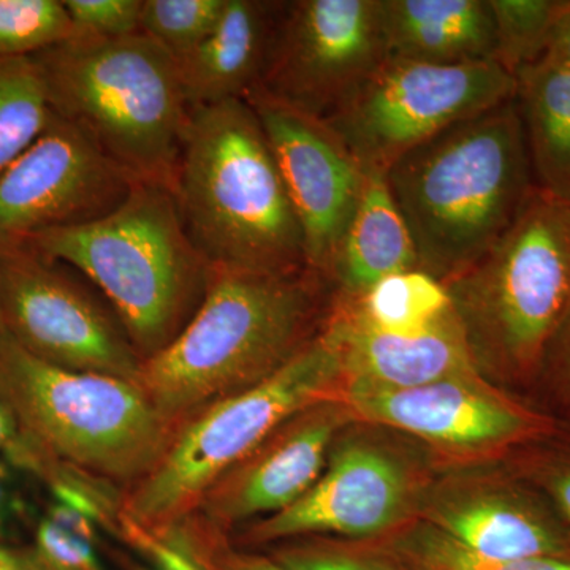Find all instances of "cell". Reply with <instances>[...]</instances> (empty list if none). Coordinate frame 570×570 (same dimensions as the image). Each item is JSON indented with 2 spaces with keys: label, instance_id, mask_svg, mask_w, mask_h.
Returning <instances> with one entry per match:
<instances>
[{
  "label": "cell",
  "instance_id": "35",
  "mask_svg": "<svg viewBox=\"0 0 570 570\" xmlns=\"http://www.w3.org/2000/svg\"><path fill=\"white\" fill-rule=\"evenodd\" d=\"M549 489L558 509L570 527V468L551 475Z\"/></svg>",
  "mask_w": 570,
  "mask_h": 570
},
{
  "label": "cell",
  "instance_id": "33",
  "mask_svg": "<svg viewBox=\"0 0 570 570\" xmlns=\"http://www.w3.org/2000/svg\"><path fill=\"white\" fill-rule=\"evenodd\" d=\"M543 58L561 63L570 69V0L562 10L560 20L554 26L549 43V50Z\"/></svg>",
  "mask_w": 570,
  "mask_h": 570
},
{
  "label": "cell",
  "instance_id": "26",
  "mask_svg": "<svg viewBox=\"0 0 570 570\" xmlns=\"http://www.w3.org/2000/svg\"><path fill=\"white\" fill-rule=\"evenodd\" d=\"M71 37L62 0H0V59L32 58Z\"/></svg>",
  "mask_w": 570,
  "mask_h": 570
},
{
  "label": "cell",
  "instance_id": "29",
  "mask_svg": "<svg viewBox=\"0 0 570 570\" xmlns=\"http://www.w3.org/2000/svg\"><path fill=\"white\" fill-rule=\"evenodd\" d=\"M73 37L121 39L140 32L142 0H62Z\"/></svg>",
  "mask_w": 570,
  "mask_h": 570
},
{
  "label": "cell",
  "instance_id": "32",
  "mask_svg": "<svg viewBox=\"0 0 570 570\" xmlns=\"http://www.w3.org/2000/svg\"><path fill=\"white\" fill-rule=\"evenodd\" d=\"M546 363L550 365L554 377L561 382L562 387L568 389L570 393V309L551 341L542 365Z\"/></svg>",
  "mask_w": 570,
  "mask_h": 570
},
{
  "label": "cell",
  "instance_id": "2",
  "mask_svg": "<svg viewBox=\"0 0 570 570\" xmlns=\"http://www.w3.org/2000/svg\"><path fill=\"white\" fill-rule=\"evenodd\" d=\"M385 181L420 272L449 283L508 234L538 189L515 99L404 154Z\"/></svg>",
  "mask_w": 570,
  "mask_h": 570
},
{
  "label": "cell",
  "instance_id": "5",
  "mask_svg": "<svg viewBox=\"0 0 570 570\" xmlns=\"http://www.w3.org/2000/svg\"><path fill=\"white\" fill-rule=\"evenodd\" d=\"M32 58L56 116L135 181L174 193L190 107L170 52L137 32L71 37Z\"/></svg>",
  "mask_w": 570,
  "mask_h": 570
},
{
  "label": "cell",
  "instance_id": "37",
  "mask_svg": "<svg viewBox=\"0 0 570 570\" xmlns=\"http://www.w3.org/2000/svg\"><path fill=\"white\" fill-rule=\"evenodd\" d=\"M6 478V469L0 466V534H2L3 523H6L7 504H9V498H7Z\"/></svg>",
  "mask_w": 570,
  "mask_h": 570
},
{
  "label": "cell",
  "instance_id": "30",
  "mask_svg": "<svg viewBox=\"0 0 570 570\" xmlns=\"http://www.w3.org/2000/svg\"><path fill=\"white\" fill-rule=\"evenodd\" d=\"M32 551L43 570H104L92 543L48 517L37 524Z\"/></svg>",
  "mask_w": 570,
  "mask_h": 570
},
{
  "label": "cell",
  "instance_id": "38",
  "mask_svg": "<svg viewBox=\"0 0 570 570\" xmlns=\"http://www.w3.org/2000/svg\"><path fill=\"white\" fill-rule=\"evenodd\" d=\"M124 568L126 570H154L153 568H146V566L137 564L132 561H124Z\"/></svg>",
  "mask_w": 570,
  "mask_h": 570
},
{
  "label": "cell",
  "instance_id": "7",
  "mask_svg": "<svg viewBox=\"0 0 570 570\" xmlns=\"http://www.w3.org/2000/svg\"><path fill=\"white\" fill-rule=\"evenodd\" d=\"M474 356L542 366L570 309V204L535 189L508 234L444 284Z\"/></svg>",
  "mask_w": 570,
  "mask_h": 570
},
{
  "label": "cell",
  "instance_id": "8",
  "mask_svg": "<svg viewBox=\"0 0 570 570\" xmlns=\"http://www.w3.org/2000/svg\"><path fill=\"white\" fill-rule=\"evenodd\" d=\"M343 379V351L332 317L324 332L273 376L179 423L156 468L124 493V513L145 528L189 515L225 472L296 414L328 400Z\"/></svg>",
  "mask_w": 570,
  "mask_h": 570
},
{
  "label": "cell",
  "instance_id": "24",
  "mask_svg": "<svg viewBox=\"0 0 570 570\" xmlns=\"http://www.w3.org/2000/svg\"><path fill=\"white\" fill-rule=\"evenodd\" d=\"M51 116L33 58L0 59V174L40 137Z\"/></svg>",
  "mask_w": 570,
  "mask_h": 570
},
{
  "label": "cell",
  "instance_id": "11",
  "mask_svg": "<svg viewBox=\"0 0 570 570\" xmlns=\"http://www.w3.org/2000/svg\"><path fill=\"white\" fill-rule=\"evenodd\" d=\"M7 335L41 362L138 382L142 360L111 316L58 262L28 249L0 254Z\"/></svg>",
  "mask_w": 570,
  "mask_h": 570
},
{
  "label": "cell",
  "instance_id": "14",
  "mask_svg": "<svg viewBox=\"0 0 570 570\" xmlns=\"http://www.w3.org/2000/svg\"><path fill=\"white\" fill-rule=\"evenodd\" d=\"M328 401L305 409L277 428L206 491L193 513L227 534L236 524L276 515L305 497L321 478L326 452L346 414Z\"/></svg>",
  "mask_w": 570,
  "mask_h": 570
},
{
  "label": "cell",
  "instance_id": "25",
  "mask_svg": "<svg viewBox=\"0 0 570 570\" xmlns=\"http://www.w3.org/2000/svg\"><path fill=\"white\" fill-rule=\"evenodd\" d=\"M497 31L498 62L515 77L540 61L568 0H489Z\"/></svg>",
  "mask_w": 570,
  "mask_h": 570
},
{
  "label": "cell",
  "instance_id": "27",
  "mask_svg": "<svg viewBox=\"0 0 570 570\" xmlns=\"http://www.w3.org/2000/svg\"><path fill=\"white\" fill-rule=\"evenodd\" d=\"M225 6L227 0H142L140 32L176 59L213 32Z\"/></svg>",
  "mask_w": 570,
  "mask_h": 570
},
{
  "label": "cell",
  "instance_id": "22",
  "mask_svg": "<svg viewBox=\"0 0 570 570\" xmlns=\"http://www.w3.org/2000/svg\"><path fill=\"white\" fill-rule=\"evenodd\" d=\"M438 530L493 560L570 557L568 543L538 513L504 501L478 499L442 510Z\"/></svg>",
  "mask_w": 570,
  "mask_h": 570
},
{
  "label": "cell",
  "instance_id": "21",
  "mask_svg": "<svg viewBox=\"0 0 570 570\" xmlns=\"http://www.w3.org/2000/svg\"><path fill=\"white\" fill-rule=\"evenodd\" d=\"M535 187L570 204V69L542 58L515 75Z\"/></svg>",
  "mask_w": 570,
  "mask_h": 570
},
{
  "label": "cell",
  "instance_id": "6",
  "mask_svg": "<svg viewBox=\"0 0 570 570\" xmlns=\"http://www.w3.org/2000/svg\"><path fill=\"white\" fill-rule=\"evenodd\" d=\"M0 395L22 436L124 493L156 468L178 428L138 382L52 366L7 333L0 337Z\"/></svg>",
  "mask_w": 570,
  "mask_h": 570
},
{
  "label": "cell",
  "instance_id": "36",
  "mask_svg": "<svg viewBox=\"0 0 570 570\" xmlns=\"http://www.w3.org/2000/svg\"><path fill=\"white\" fill-rule=\"evenodd\" d=\"M18 436H20V426H18L17 419H14L9 404L0 395V452H9Z\"/></svg>",
  "mask_w": 570,
  "mask_h": 570
},
{
  "label": "cell",
  "instance_id": "13",
  "mask_svg": "<svg viewBox=\"0 0 570 570\" xmlns=\"http://www.w3.org/2000/svg\"><path fill=\"white\" fill-rule=\"evenodd\" d=\"M264 127L305 235L307 264L332 279L367 175L335 130L255 88L245 97Z\"/></svg>",
  "mask_w": 570,
  "mask_h": 570
},
{
  "label": "cell",
  "instance_id": "34",
  "mask_svg": "<svg viewBox=\"0 0 570 570\" xmlns=\"http://www.w3.org/2000/svg\"><path fill=\"white\" fill-rule=\"evenodd\" d=\"M0 570H43V568L32 549H10L0 543Z\"/></svg>",
  "mask_w": 570,
  "mask_h": 570
},
{
  "label": "cell",
  "instance_id": "9",
  "mask_svg": "<svg viewBox=\"0 0 570 570\" xmlns=\"http://www.w3.org/2000/svg\"><path fill=\"white\" fill-rule=\"evenodd\" d=\"M513 97L515 77L498 61L387 59L325 122L367 175H385L422 142Z\"/></svg>",
  "mask_w": 570,
  "mask_h": 570
},
{
  "label": "cell",
  "instance_id": "28",
  "mask_svg": "<svg viewBox=\"0 0 570 570\" xmlns=\"http://www.w3.org/2000/svg\"><path fill=\"white\" fill-rule=\"evenodd\" d=\"M417 557L428 570H570V557H540L527 560H493L461 546L442 531L423 534Z\"/></svg>",
  "mask_w": 570,
  "mask_h": 570
},
{
  "label": "cell",
  "instance_id": "3",
  "mask_svg": "<svg viewBox=\"0 0 570 570\" xmlns=\"http://www.w3.org/2000/svg\"><path fill=\"white\" fill-rule=\"evenodd\" d=\"M174 195L212 268H306L305 235L275 154L246 100L190 108Z\"/></svg>",
  "mask_w": 570,
  "mask_h": 570
},
{
  "label": "cell",
  "instance_id": "39",
  "mask_svg": "<svg viewBox=\"0 0 570 570\" xmlns=\"http://www.w3.org/2000/svg\"><path fill=\"white\" fill-rule=\"evenodd\" d=\"M330 564H332V570H354L351 566L340 564V562L330 561Z\"/></svg>",
  "mask_w": 570,
  "mask_h": 570
},
{
  "label": "cell",
  "instance_id": "19",
  "mask_svg": "<svg viewBox=\"0 0 570 570\" xmlns=\"http://www.w3.org/2000/svg\"><path fill=\"white\" fill-rule=\"evenodd\" d=\"M389 59L463 66L498 61L489 0H381Z\"/></svg>",
  "mask_w": 570,
  "mask_h": 570
},
{
  "label": "cell",
  "instance_id": "31",
  "mask_svg": "<svg viewBox=\"0 0 570 570\" xmlns=\"http://www.w3.org/2000/svg\"><path fill=\"white\" fill-rule=\"evenodd\" d=\"M118 538L140 551L154 570H205L174 543L130 519L124 510L119 520Z\"/></svg>",
  "mask_w": 570,
  "mask_h": 570
},
{
  "label": "cell",
  "instance_id": "10",
  "mask_svg": "<svg viewBox=\"0 0 570 570\" xmlns=\"http://www.w3.org/2000/svg\"><path fill=\"white\" fill-rule=\"evenodd\" d=\"M387 59L381 0H281L258 89L325 121Z\"/></svg>",
  "mask_w": 570,
  "mask_h": 570
},
{
  "label": "cell",
  "instance_id": "15",
  "mask_svg": "<svg viewBox=\"0 0 570 570\" xmlns=\"http://www.w3.org/2000/svg\"><path fill=\"white\" fill-rule=\"evenodd\" d=\"M407 499L403 469L381 450L352 444L294 505L266 517L246 532L249 542L335 532L370 535L392 527Z\"/></svg>",
  "mask_w": 570,
  "mask_h": 570
},
{
  "label": "cell",
  "instance_id": "40",
  "mask_svg": "<svg viewBox=\"0 0 570 570\" xmlns=\"http://www.w3.org/2000/svg\"><path fill=\"white\" fill-rule=\"evenodd\" d=\"M6 335V328H3L2 314H0V337Z\"/></svg>",
  "mask_w": 570,
  "mask_h": 570
},
{
  "label": "cell",
  "instance_id": "23",
  "mask_svg": "<svg viewBox=\"0 0 570 570\" xmlns=\"http://www.w3.org/2000/svg\"><path fill=\"white\" fill-rule=\"evenodd\" d=\"M351 303L371 325L390 333L420 332L452 311L444 284L420 269L390 276Z\"/></svg>",
  "mask_w": 570,
  "mask_h": 570
},
{
  "label": "cell",
  "instance_id": "18",
  "mask_svg": "<svg viewBox=\"0 0 570 570\" xmlns=\"http://www.w3.org/2000/svg\"><path fill=\"white\" fill-rule=\"evenodd\" d=\"M281 0H227L213 32L176 58L189 107L245 100L258 88Z\"/></svg>",
  "mask_w": 570,
  "mask_h": 570
},
{
  "label": "cell",
  "instance_id": "20",
  "mask_svg": "<svg viewBox=\"0 0 570 570\" xmlns=\"http://www.w3.org/2000/svg\"><path fill=\"white\" fill-rule=\"evenodd\" d=\"M415 269L419 258L414 242L390 195L385 175H370L333 265L337 294L354 302L381 281Z\"/></svg>",
  "mask_w": 570,
  "mask_h": 570
},
{
  "label": "cell",
  "instance_id": "17",
  "mask_svg": "<svg viewBox=\"0 0 570 570\" xmlns=\"http://www.w3.org/2000/svg\"><path fill=\"white\" fill-rule=\"evenodd\" d=\"M333 324L343 351L344 379H362L390 389L478 379V363L453 309L420 332L390 333L371 325L340 296Z\"/></svg>",
  "mask_w": 570,
  "mask_h": 570
},
{
  "label": "cell",
  "instance_id": "1",
  "mask_svg": "<svg viewBox=\"0 0 570 570\" xmlns=\"http://www.w3.org/2000/svg\"><path fill=\"white\" fill-rule=\"evenodd\" d=\"M337 299L335 283L311 266L281 273L212 268L197 313L142 363L138 384L179 426L287 365L324 332Z\"/></svg>",
  "mask_w": 570,
  "mask_h": 570
},
{
  "label": "cell",
  "instance_id": "12",
  "mask_svg": "<svg viewBox=\"0 0 570 570\" xmlns=\"http://www.w3.org/2000/svg\"><path fill=\"white\" fill-rule=\"evenodd\" d=\"M137 183L52 112L47 129L0 174V254L107 216Z\"/></svg>",
  "mask_w": 570,
  "mask_h": 570
},
{
  "label": "cell",
  "instance_id": "4",
  "mask_svg": "<svg viewBox=\"0 0 570 570\" xmlns=\"http://www.w3.org/2000/svg\"><path fill=\"white\" fill-rule=\"evenodd\" d=\"M21 249L89 277L111 303L142 363L189 324L212 276L187 235L174 193L153 183L135 184L107 216L45 232Z\"/></svg>",
  "mask_w": 570,
  "mask_h": 570
},
{
  "label": "cell",
  "instance_id": "16",
  "mask_svg": "<svg viewBox=\"0 0 570 570\" xmlns=\"http://www.w3.org/2000/svg\"><path fill=\"white\" fill-rule=\"evenodd\" d=\"M346 387L352 412L445 448H497L528 430L519 409L480 389L478 379H445L411 389L346 379Z\"/></svg>",
  "mask_w": 570,
  "mask_h": 570
}]
</instances>
